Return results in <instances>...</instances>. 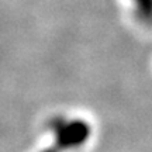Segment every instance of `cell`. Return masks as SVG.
I'll list each match as a JSON object with an SVG mask.
<instances>
[{
    "label": "cell",
    "mask_w": 152,
    "mask_h": 152,
    "mask_svg": "<svg viewBox=\"0 0 152 152\" xmlns=\"http://www.w3.org/2000/svg\"><path fill=\"white\" fill-rule=\"evenodd\" d=\"M39 152H69V149H68L61 141L52 138V144L48 145L45 149H42V151H39Z\"/></svg>",
    "instance_id": "cell-2"
},
{
    "label": "cell",
    "mask_w": 152,
    "mask_h": 152,
    "mask_svg": "<svg viewBox=\"0 0 152 152\" xmlns=\"http://www.w3.org/2000/svg\"><path fill=\"white\" fill-rule=\"evenodd\" d=\"M137 20L148 27H152V0H131Z\"/></svg>",
    "instance_id": "cell-1"
}]
</instances>
